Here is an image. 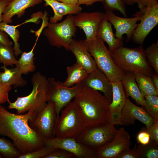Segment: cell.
<instances>
[{
	"label": "cell",
	"mask_w": 158,
	"mask_h": 158,
	"mask_svg": "<svg viewBox=\"0 0 158 158\" xmlns=\"http://www.w3.org/2000/svg\"><path fill=\"white\" fill-rule=\"evenodd\" d=\"M35 113L32 111L16 114L0 104V135L10 138L21 155L44 146L45 140L29 126V120Z\"/></svg>",
	"instance_id": "obj_1"
},
{
	"label": "cell",
	"mask_w": 158,
	"mask_h": 158,
	"mask_svg": "<svg viewBox=\"0 0 158 158\" xmlns=\"http://www.w3.org/2000/svg\"><path fill=\"white\" fill-rule=\"evenodd\" d=\"M74 99L82 111L87 126L103 123L108 119L110 103L98 91L83 85Z\"/></svg>",
	"instance_id": "obj_2"
},
{
	"label": "cell",
	"mask_w": 158,
	"mask_h": 158,
	"mask_svg": "<svg viewBox=\"0 0 158 158\" xmlns=\"http://www.w3.org/2000/svg\"><path fill=\"white\" fill-rule=\"evenodd\" d=\"M31 82L32 89L30 93L26 96L17 97L13 102H10L8 109H16L18 114L30 111L37 113L44 109L47 103L48 79L38 72L33 75Z\"/></svg>",
	"instance_id": "obj_3"
},
{
	"label": "cell",
	"mask_w": 158,
	"mask_h": 158,
	"mask_svg": "<svg viewBox=\"0 0 158 158\" xmlns=\"http://www.w3.org/2000/svg\"><path fill=\"white\" fill-rule=\"evenodd\" d=\"M109 52L115 64L126 72L138 73L150 77L154 73L147 62L142 45L135 48L123 46Z\"/></svg>",
	"instance_id": "obj_4"
},
{
	"label": "cell",
	"mask_w": 158,
	"mask_h": 158,
	"mask_svg": "<svg viewBox=\"0 0 158 158\" xmlns=\"http://www.w3.org/2000/svg\"><path fill=\"white\" fill-rule=\"evenodd\" d=\"M86 126L80 107L74 101L71 102L61 111L56 122L55 136L76 139Z\"/></svg>",
	"instance_id": "obj_5"
},
{
	"label": "cell",
	"mask_w": 158,
	"mask_h": 158,
	"mask_svg": "<svg viewBox=\"0 0 158 158\" xmlns=\"http://www.w3.org/2000/svg\"><path fill=\"white\" fill-rule=\"evenodd\" d=\"M85 41L97 68L105 73L111 82L121 81L126 72L115 64L104 42L97 36Z\"/></svg>",
	"instance_id": "obj_6"
},
{
	"label": "cell",
	"mask_w": 158,
	"mask_h": 158,
	"mask_svg": "<svg viewBox=\"0 0 158 158\" xmlns=\"http://www.w3.org/2000/svg\"><path fill=\"white\" fill-rule=\"evenodd\" d=\"M108 119L104 122L87 126L78 141L97 150L112 141L118 130Z\"/></svg>",
	"instance_id": "obj_7"
},
{
	"label": "cell",
	"mask_w": 158,
	"mask_h": 158,
	"mask_svg": "<svg viewBox=\"0 0 158 158\" xmlns=\"http://www.w3.org/2000/svg\"><path fill=\"white\" fill-rule=\"evenodd\" d=\"M77 28L74 23V16L68 15L62 22L48 23L43 34L50 44L58 48L63 47L69 50V45L75 37Z\"/></svg>",
	"instance_id": "obj_8"
},
{
	"label": "cell",
	"mask_w": 158,
	"mask_h": 158,
	"mask_svg": "<svg viewBox=\"0 0 158 158\" xmlns=\"http://www.w3.org/2000/svg\"><path fill=\"white\" fill-rule=\"evenodd\" d=\"M57 121L55 104L53 102L48 101L42 111L34 114L28 123L45 141L55 136Z\"/></svg>",
	"instance_id": "obj_9"
},
{
	"label": "cell",
	"mask_w": 158,
	"mask_h": 158,
	"mask_svg": "<svg viewBox=\"0 0 158 158\" xmlns=\"http://www.w3.org/2000/svg\"><path fill=\"white\" fill-rule=\"evenodd\" d=\"M48 81L47 102L54 103L57 120L62 109L75 98L83 85L78 83L72 87H66L63 85L62 82L52 78H48Z\"/></svg>",
	"instance_id": "obj_10"
},
{
	"label": "cell",
	"mask_w": 158,
	"mask_h": 158,
	"mask_svg": "<svg viewBox=\"0 0 158 158\" xmlns=\"http://www.w3.org/2000/svg\"><path fill=\"white\" fill-rule=\"evenodd\" d=\"M140 23L135 29L131 39L135 43L142 45L146 37L158 23V3L147 6L141 10Z\"/></svg>",
	"instance_id": "obj_11"
},
{
	"label": "cell",
	"mask_w": 158,
	"mask_h": 158,
	"mask_svg": "<svg viewBox=\"0 0 158 158\" xmlns=\"http://www.w3.org/2000/svg\"><path fill=\"white\" fill-rule=\"evenodd\" d=\"M45 142L56 148L67 151L78 158H97L96 150H93L76 139L54 137L46 140Z\"/></svg>",
	"instance_id": "obj_12"
},
{
	"label": "cell",
	"mask_w": 158,
	"mask_h": 158,
	"mask_svg": "<svg viewBox=\"0 0 158 158\" xmlns=\"http://www.w3.org/2000/svg\"><path fill=\"white\" fill-rule=\"evenodd\" d=\"M104 14L107 19L113 25L116 30L115 37L123 40V35L126 34L127 36L126 41L129 42L138 25L137 22L140 20L142 12L140 11H138L134 15L135 17L131 18L119 17L113 12L109 11H105Z\"/></svg>",
	"instance_id": "obj_13"
},
{
	"label": "cell",
	"mask_w": 158,
	"mask_h": 158,
	"mask_svg": "<svg viewBox=\"0 0 158 158\" xmlns=\"http://www.w3.org/2000/svg\"><path fill=\"white\" fill-rule=\"evenodd\" d=\"M130 138L128 132L121 128L112 141L96 150L97 158H118L123 151L130 148Z\"/></svg>",
	"instance_id": "obj_14"
},
{
	"label": "cell",
	"mask_w": 158,
	"mask_h": 158,
	"mask_svg": "<svg viewBox=\"0 0 158 158\" xmlns=\"http://www.w3.org/2000/svg\"><path fill=\"white\" fill-rule=\"evenodd\" d=\"M138 120L149 128L154 121V119L142 107L137 106L127 98L121 113L119 125L128 126Z\"/></svg>",
	"instance_id": "obj_15"
},
{
	"label": "cell",
	"mask_w": 158,
	"mask_h": 158,
	"mask_svg": "<svg viewBox=\"0 0 158 158\" xmlns=\"http://www.w3.org/2000/svg\"><path fill=\"white\" fill-rule=\"evenodd\" d=\"M105 14L102 12H81L74 16V23L76 27L83 30L87 41L96 36L97 29Z\"/></svg>",
	"instance_id": "obj_16"
},
{
	"label": "cell",
	"mask_w": 158,
	"mask_h": 158,
	"mask_svg": "<svg viewBox=\"0 0 158 158\" xmlns=\"http://www.w3.org/2000/svg\"><path fill=\"white\" fill-rule=\"evenodd\" d=\"M81 83L84 86L103 92L109 103L111 102L112 87L111 82L99 69L97 68L88 73L86 78Z\"/></svg>",
	"instance_id": "obj_17"
},
{
	"label": "cell",
	"mask_w": 158,
	"mask_h": 158,
	"mask_svg": "<svg viewBox=\"0 0 158 158\" xmlns=\"http://www.w3.org/2000/svg\"><path fill=\"white\" fill-rule=\"evenodd\" d=\"M69 50L75 56L76 63L83 67L88 73L97 68L94 59L88 51L85 40H79L73 39L69 45Z\"/></svg>",
	"instance_id": "obj_18"
},
{
	"label": "cell",
	"mask_w": 158,
	"mask_h": 158,
	"mask_svg": "<svg viewBox=\"0 0 158 158\" xmlns=\"http://www.w3.org/2000/svg\"><path fill=\"white\" fill-rule=\"evenodd\" d=\"M112 99L109 105V119L114 125H119L121 113L126 97L121 81L112 82Z\"/></svg>",
	"instance_id": "obj_19"
},
{
	"label": "cell",
	"mask_w": 158,
	"mask_h": 158,
	"mask_svg": "<svg viewBox=\"0 0 158 158\" xmlns=\"http://www.w3.org/2000/svg\"><path fill=\"white\" fill-rule=\"evenodd\" d=\"M42 0H12L5 8L2 15V21L7 24L12 22V18L17 15L20 18L27 8L41 3Z\"/></svg>",
	"instance_id": "obj_20"
},
{
	"label": "cell",
	"mask_w": 158,
	"mask_h": 158,
	"mask_svg": "<svg viewBox=\"0 0 158 158\" xmlns=\"http://www.w3.org/2000/svg\"><path fill=\"white\" fill-rule=\"evenodd\" d=\"M112 25L105 16L97 29L96 34L97 37L107 44L109 51L123 47V40L115 37Z\"/></svg>",
	"instance_id": "obj_21"
},
{
	"label": "cell",
	"mask_w": 158,
	"mask_h": 158,
	"mask_svg": "<svg viewBox=\"0 0 158 158\" xmlns=\"http://www.w3.org/2000/svg\"><path fill=\"white\" fill-rule=\"evenodd\" d=\"M45 2L44 6H49L52 9L54 15L49 19V23H56L61 20L65 15H76L81 12L82 9L79 6H70L56 0H42Z\"/></svg>",
	"instance_id": "obj_22"
},
{
	"label": "cell",
	"mask_w": 158,
	"mask_h": 158,
	"mask_svg": "<svg viewBox=\"0 0 158 158\" xmlns=\"http://www.w3.org/2000/svg\"><path fill=\"white\" fill-rule=\"evenodd\" d=\"M126 97H131L142 107L145 106V100L138 87L133 73L126 72L121 80Z\"/></svg>",
	"instance_id": "obj_23"
},
{
	"label": "cell",
	"mask_w": 158,
	"mask_h": 158,
	"mask_svg": "<svg viewBox=\"0 0 158 158\" xmlns=\"http://www.w3.org/2000/svg\"><path fill=\"white\" fill-rule=\"evenodd\" d=\"M0 68L4 70V72H0V83L13 85L15 88L23 87L26 85L27 81L23 78L22 73L17 66L9 69L4 65Z\"/></svg>",
	"instance_id": "obj_24"
},
{
	"label": "cell",
	"mask_w": 158,
	"mask_h": 158,
	"mask_svg": "<svg viewBox=\"0 0 158 158\" xmlns=\"http://www.w3.org/2000/svg\"><path fill=\"white\" fill-rule=\"evenodd\" d=\"M67 77L63 82V85L71 87L78 83H82L87 76L88 73L81 66L75 63L66 68Z\"/></svg>",
	"instance_id": "obj_25"
},
{
	"label": "cell",
	"mask_w": 158,
	"mask_h": 158,
	"mask_svg": "<svg viewBox=\"0 0 158 158\" xmlns=\"http://www.w3.org/2000/svg\"><path fill=\"white\" fill-rule=\"evenodd\" d=\"M134 73L138 87L144 97L147 95H158V91L156 89L151 77L138 73Z\"/></svg>",
	"instance_id": "obj_26"
},
{
	"label": "cell",
	"mask_w": 158,
	"mask_h": 158,
	"mask_svg": "<svg viewBox=\"0 0 158 158\" xmlns=\"http://www.w3.org/2000/svg\"><path fill=\"white\" fill-rule=\"evenodd\" d=\"M37 39L31 50L29 52H23L20 57L18 60L16 65L22 74H26L34 71L36 67L34 64L33 51L36 45Z\"/></svg>",
	"instance_id": "obj_27"
},
{
	"label": "cell",
	"mask_w": 158,
	"mask_h": 158,
	"mask_svg": "<svg viewBox=\"0 0 158 158\" xmlns=\"http://www.w3.org/2000/svg\"><path fill=\"white\" fill-rule=\"evenodd\" d=\"M132 149L139 154L140 158L158 157V144L151 139L148 144L136 145Z\"/></svg>",
	"instance_id": "obj_28"
},
{
	"label": "cell",
	"mask_w": 158,
	"mask_h": 158,
	"mask_svg": "<svg viewBox=\"0 0 158 158\" xmlns=\"http://www.w3.org/2000/svg\"><path fill=\"white\" fill-rule=\"evenodd\" d=\"M18 26L10 25L4 21L0 23V30L5 32L14 42V54L16 57L23 52L20 49V45L18 42L20 36V32L17 28Z\"/></svg>",
	"instance_id": "obj_29"
},
{
	"label": "cell",
	"mask_w": 158,
	"mask_h": 158,
	"mask_svg": "<svg viewBox=\"0 0 158 158\" xmlns=\"http://www.w3.org/2000/svg\"><path fill=\"white\" fill-rule=\"evenodd\" d=\"M0 154L5 158H18L21 155L12 142L0 138Z\"/></svg>",
	"instance_id": "obj_30"
},
{
	"label": "cell",
	"mask_w": 158,
	"mask_h": 158,
	"mask_svg": "<svg viewBox=\"0 0 158 158\" xmlns=\"http://www.w3.org/2000/svg\"><path fill=\"white\" fill-rule=\"evenodd\" d=\"M18 60L14 54V49L12 46L0 43V63L6 66L16 65Z\"/></svg>",
	"instance_id": "obj_31"
},
{
	"label": "cell",
	"mask_w": 158,
	"mask_h": 158,
	"mask_svg": "<svg viewBox=\"0 0 158 158\" xmlns=\"http://www.w3.org/2000/svg\"><path fill=\"white\" fill-rule=\"evenodd\" d=\"M145 106L143 108L154 119L158 121V97L154 95L145 96Z\"/></svg>",
	"instance_id": "obj_32"
},
{
	"label": "cell",
	"mask_w": 158,
	"mask_h": 158,
	"mask_svg": "<svg viewBox=\"0 0 158 158\" xmlns=\"http://www.w3.org/2000/svg\"><path fill=\"white\" fill-rule=\"evenodd\" d=\"M146 59L150 66L158 74V42L152 43L145 50Z\"/></svg>",
	"instance_id": "obj_33"
},
{
	"label": "cell",
	"mask_w": 158,
	"mask_h": 158,
	"mask_svg": "<svg viewBox=\"0 0 158 158\" xmlns=\"http://www.w3.org/2000/svg\"><path fill=\"white\" fill-rule=\"evenodd\" d=\"M43 147L32 152L21 155L18 158H45L56 148L45 142Z\"/></svg>",
	"instance_id": "obj_34"
},
{
	"label": "cell",
	"mask_w": 158,
	"mask_h": 158,
	"mask_svg": "<svg viewBox=\"0 0 158 158\" xmlns=\"http://www.w3.org/2000/svg\"><path fill=\"white\" fill-rule=\"evenodd\" d=\"M105 11H118L124 16H127L125 4L123 0H104L102 2Z\"/></svg>",
	"instance_id": "obj_35"
},
{
	"label": "cell",
	"mask_w": 158,
	"mask_h": 158,
	"mask_svg": "<svg viewBox=\"0 0 158 158\" xmlns=\"http://www.w3.org/2000/svg\"><path fill=\"white\" fill-rule=\"evenodd\" d=\"M75 157L73 154L67 151L56 148L45 158H72Z\"/></svg>",
	"instance_id": "obj_36"
},
{
	"label": "cell",
	"mask_w": 158,
	"mask_h": 158,
	"mask_svg": "<svg viewBox=\"0 0 158 158\" xmlns=\"http://www.w3.org/2000/svg\"><path fill=\"white\" fill-rule=\"evenodd\" d=\"M12 86L3 84L0 83V104H3L6 102L9 103L8 93L11 90Z\"/></svg>",
	"instance_id": "obj_37"
},
{
	"label": "cell",
	"mask_w": 158,
	"mask_h": 158,
	"mask_svg": "<svg viewBox=\"0 0 158 158\" xmlns=\"http://www.w3.org/2000/svg\"><path fill=\"white\" fill-rule=\"evenodd\" d=\"M137 140L139 143L142 145L147 144L150 142V137L146 127L142 129L138 133Z\"/></svg>",
	"instance_id": "obj_38"
},
{
	"label": "cell",
	"mask_w": 158,
	"mask_h": 158,
	"mask_svg": "<svg viewBox=\"0 0 158 158\" xmlns=\"http://www.w3.org/2000/svg\"><path fill=\"white\" fill-rule=\"evenodd\" d=\"M146 129L149 133L151 139L158 144V121H154L150 127Z\"/></svg>",
	"instance_id": "obj_39"
},
{
	"label": "cell",
	"mask_w": 158,
	"mask_h": 158,
	"mask_svg": "<svg viewBox=\"0 0 158 158\" xmlns=\"http://www.w3.org/2000/svg\"><path fill=\"white\" fill-rule=\"evenodd\" d=\"M118 158H140V157L137 152L130 148L123 151Z\"/></svg>",
	"instance_id": "obj_40"
},
{
	"label": "cell",
	"mask_w": 158,
	"mask_h": 158,
	"mask_svg": "<svg viewBox=\"0 0 158 158\" xmlns=\"http://www.w3.org/2000/svg\"><path fill=\"white\" fill-rule=\"evenodd\" d=\"M0 43L10 46H12L13 45V42L10 40L8 34L4 31L0 30Z\"/></svg>",
	"instance_id": "obj_41"
},
{
	"label": "cell",
	"mask_w": 158,
	"mask_h": 158,
	"mask_svg": "<svg viewBox=\"0 0 158 158\" xmlns=\"http://www.w3.org/2000/svg\"><path fill=\"white\" fill-rule=\"evenodd\" d=\"M158 3V0H137V4L140 10H141L147 6Z\"/></svg>",
	"instance_id": "obj_42"
},
{
	"label": "cell",
	"mask_w": 158,
	"mask_h": 158,
	"mask_svg": "<svg viewBox=\"0 0 158 158\" xmlns=\"http://www.w3.org/2000/svg\"><path fill=\"white\" fill-rule=\"evenodd\" d=\"M104 0H78V5L80 6L81 5H85L88 6H91L95 3L98 2H102Z\"/></svg>",
	"instance_id": "obj_43"
},
{
	"label": "cell",
	"mask_w": 158,
	"mask_h": 158,
	"mask_svg": "<svg viewBox=\"0 0 158 158\" xmlns=\"http://www.w3.org/2000/svg\"><path fill=\"white\" fill-rule=\"evenodd\" d=\"M10 2L7 1H0V23L2 21V15L3 12Z\"/></svg>",
	"instance_id": "obj_44"
},
{
	"label": "cell",
	"mask_w": 158,
	"mask_h": 158,
	"mask_svg": "<svg viewBox=\"0 0 158 158\" xmlns=\"http://www.w3.org/2000/svg\"><path fill=\"white\" fill-rule=\"evenodd\" d=\"M66 5L70 6H75L78 5V0H56Z\"/></svg>",
	"instance_id": "obj_45"
},
{
	"label": "cell",
	"mask_w": 158,
	"mask_h": 158,
	"mask_svg": "<svg viewBox=\"0 0 158 158\" xmlns=\"http://www.w3.org/2000/svg\"><path fill=\"white\" fill-rule=\"evenodd\" d=\"M151 77L156 89L158 91V74L156 73H154Z\"/></svg>",
	"instance_id": "obj_46"
},
{
	"label": "cell",
	"mask_w": 158,
	"mask_h": 158,
	"mask_svg": "<svg viewBox=\"0 0 158 158\" xmlns=\"http://www.w3.org/2000/svg\"><path fill=\"white\" fill-rule=\"evenodd\" d=\"M125 4L128 5H133L136 3L137 0H123Z\"/></svg>",
	"instance_id": "obj_47"
},
{
	"label": "cell",
	"mask_w": 158,
	"mask_h": 158,
	"mask_svg": "<svg viewBox=\"0 0 158 158\" xmlns=\"http://www.w3.org/2000/svg\"><path fill=\"white\" fill-rule=\"evenodd\" d=\"M12 0H0V1H7L11 2Z\"/></svg>",
	"instance_id": "obj_48"
},
{
	"label": "cell",
	"mask_w": 158,
	"mask_h": 158,
	"mask_svg": "<svg viewBox=\"0 0 158 158\" xmlns=\"http://www.w3.org/2000/svg\"><path fill=\"white\" fill-rule=\"evenodd\" d=\"M3 158L2 156L1 155V154H0V158Z\"/></svg>",
	"instance_id": "obj_49"
}]
</instances>
